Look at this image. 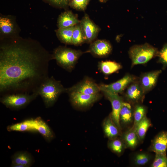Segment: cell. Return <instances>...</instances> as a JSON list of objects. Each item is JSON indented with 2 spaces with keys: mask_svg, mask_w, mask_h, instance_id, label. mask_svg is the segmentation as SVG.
Here are the masks:
<instances>
[{
  "mask_svg": "<svg viewBox=\"0 0 167 167\" xmlns=\"http://www.w3.org/2000/svg\"><path fill=\"white\" fill-rule=\"evenodd\" d=\"M144 93L139 83L134 81L127 87L126 96L128 100L136 102L142 97Z\"/></svg>",
  "mask_w": 167,
  "mask_h": 167,
  "instance_id": "2e32d148",
  "label": "cell"
},
{
  "mask_svg": "<svg viewBox=\"0 0 167 167\" xmlns=\"http://www.w3.org/2000/svg\"><path fill=\"white\" fill-rule=\"evenodd\" d=\"M74 26L58 28L55 31L56 35L61 42L66 45H72V35Z\"/></svg>",
  "mask_w": 167,
  "mask_h": 167,
  "instance_id": "ffe728a7",
  "label": "cell"
},
{
  "mask_svg": "<svg viewBox=\"0 0 167 167\" xmlns=\"http://www.w3.org/2000/svg\"><path fill=\"white\" fill-rule=\"evenodd\" d=\"M161 72V70H156L144 73L141 75L139 83L145 93L155 87Z\"/></svg>",
  "mask_w": 167,
  "mask_h": 167,
  "instance_id": "4fadbf2b",
  "label": "cell"
},
{
  "mask_svg": "<svg viewBox=\"0 0 167 167\" xmlns=\"http://www.w3.org/2000/svg\"><path fill=\"white\" fill-rule=\"evenodd\" d=\"M0 93H38L53 59L38 41L19 36L0 39Z\"/></svg>",
  "mask_w": 167,
  "mask_h": 167,
  "instance_id": "6da1fadb",
  "label": "cell"
},
{
  "mask_svg": "<svg viewBox=\"0 0 167 167\" xmlns=\"http://www.w3.org/2000/svg\"><path fill=\"white\" fill-rule=\"evenodd\" d=\"M151 148L156 153L166 154L167 149V132H162L158 135L153 140Z\"/></svg>",
  "mask_w": 167,
  "mask_h": 167,
  "instance_id": "9a60e30c",
  "label": "cell"
},
{
  "mask_svg": "<svg viewBox=\"0 0 167 167\" xmlns=\"http://www.w3.org/2000/svg\"><path fill=\"white\" fill-rule=\"evenodd\" d=\"M61 82L55 79L53 77H49L42 83L38 93L42 98L46 108L50 107L54 105L59 96L66 92Z\"/></svg>",
  "mask_w": 167,
  "mask_h": 167,
  "instance_id": "7a4b0ae2",
  "label": "cell"
},
{
  "mask_svg": "<svg viewBox=\"0 0 167 167\" xmlns=\"http://www.w3.org/2000/svg\"><path fill=\"white\" fill-rule=\"evenodd\" d=\"M136 79L134 76L127 74L114 83L109 84H101L99 87L101 91L118 94L122 92L130 84L135 81Z\"/></svg>",
  "mask_w": 167,
  "mask_h": 167,
  "instance_id": "9c48e42d",
  "label": "cell"
},
{
  "mask_svg": "<svg viewBox=\"0 0 167 167\" xmlns=\"http://www.w3.org/2000/svg\"><path fill=\"white\" fill-rule=\"evenodd\" d=\"M133 115L131 106L129 103L123 102L120 113V123L127 124L132 121Z\"/></svg>",
  "mask_w": 167,
  "mask_h": 167,
  "instance_id": "7402d4cb",
  "label": "cell"
},
{
  "mask_svg": "<svg viewBox=\"0 0 167 167\" xmlns=\"http://www.w3.org/2000/svg\"><path fill=\"white\" fill-rule=\"evenodd\" d=\"M19 29L16 21L12 16H0V39L19 36Z\"/></svg>",
  "mask_w": 167,
  "mask_h": 167,
  "instance_id": "8992f818",
  "label": "cell"
},
{
  "mask_svg": "<svg viewBox=\"0 0 167 167\" xmlns=\"http://www.w3.org/2000/svg\"><path fill=\"white\" fill-rule=\"evenodd\" d=\"M158 56V62L163 65V69L167 66V43L165 44L160 51Z\"/></svg>",
  "mask_w": 167,
  "mask_h": 167,
  "instance_id": "1f68e13d",
  "label": "cell"
},
{
  "mask_svg": "<svg viewBox=\"0 0 167 167\" xmlns=\"http://www.w3.org/2000/svg\"><path fill=\"white\" fill-rule=\"evenodd\" d=\"M109 0H98V1L102 3H105Z\"/></svg>",
  "mask_w": 167,
  "mask_h": 167,
  "instance_id": "836d02e7",
  "label": "cell"
},
{
  "mask_svg": "<svg viewBox=\"0 0 167 167\" xmlns=\"http://www.w3.org/2000/svg\"><path fill=\"white\" fill-rule=\"evenodd\" d=\"M84 35L85 43H91L97 38L101 30L100 28L85 13L79 23Z\"/></svg>",
  "mask_w": 167,
  "mask_h": 167,
  "instance_id": "52a82bcc",
  "label": "cell"
},
{
  "mask_svg": "<svg viewBox=\"0 0 167 167\" xmlns=\"http://www.w3.org/2000/svg\"><path fill=\"white\" fill-rule=\"evenodd\" d=\"M150 160L149 155L145 153H141L136 155L134 159L136 165H143L147 164Z\"/></svg>",
  "mask_w": 167,
  "mask_h": 167,
  "instance_id": "d6a6232c",
  "label": "cell"
},
{
  "mask_svg": "<svg viewBox=\"0 0 167 167\" xmlns=\"http://www.w3.org/2000/svg\"><path fill=\"white\" fill-rule=\"evenodd\" d=\"M11 160V164L21 165L24 167L30 166L33 162L32 156L26 152H16L12 156Z\"/></svg>",
  "mask_w": 167,
  "mask_h": 167,
  "instance_id": "d6986e66",
  "label": "cell"
},
{
  "mask_svg": "<svg viewBox=\"0 0 167 167\" xmlns=\"http://www.w3.org/2000/svg\"><path fill=\"white\" fill-rule=\"evenodd\" d=\"M85 43V38L79 24L74 26L72 35V44L78 46Z\"/></svg>",
  "mask_w": 167,
  "mask_h": 167,
  "instance_id": "484cf974",
  "label": "cell"
},
{
  "mask_svg": "<svg viewBox=\"0 0 167 167\" xmlns=\"http://www.w3.org/2000/svg\"><path fill=\"white\" fill-rule=\"evenodd\" d=\"M84 52L65 46H59L54 49L52 54L57 64L68 71L74 68L79 57Z\"/></svg>",
  "mask_w": 167,
  "mask_h": 167,
  "instance_id": "3957f363",
  "label": "cell"
},
{
  "mask_svg": "<svg viewBox=\"0 0 167 167\" xmlns=\"http://www.w3.org/2000/svg\"><path fill=\"white\" fill-rule=\"evenodd\" d=\"M45 3L55 8L66 9L69 6L71 0H42Z\"/></svg>",
  "mask_w": 167,
  "mask_h": 167,
  "instance_id": "f546056e",
  "label": "cell"
},
{
  "mask_svg": "<svg viewBox=\"0 0 167 167\" xmlns=\"http://www.w3.org/2000/svg\"><path fill=\"white\" fill-rule=\"evenodd\" d=\"M36 131H38L46 141H51L54 135L53 131L48 125L41 118H36Z\"/></svg>",
  "mask_w": 167,
  "mask_h": 167,
  "instance_id": "44dd1931",
  "label": "cell"
},
{
  "mask_svg": "<svg viewBox=\"0 0 167 167\" xmlns=\"http://www.w3.org/2000/svg\"><path fill=\"white\" fill-rule=\"evenodd\" d=\"M39 95L38 93L8 94L2 96L0 101L8 108L19 109L26 107Z\"/></svg>",
  "mask_w": 167,
  "mask_h": 167,
  "instance_id": "5b68a950",
  "label": "cell"
},
{
  "mask_svg": "<svg viewBox=\"0 0 167 167\" xmlns=\"http://www.w3.org/2000/svg\"><path fill=\"white\" fill-rule=\"evenodd\" d=\"M108 146L113 152L119 155L122 152L124 145L122 140L117 137L109 139L108 143Z\"/></svg>",
  "mask_w": 167,
  "mask_h": 167,
  "instance_id": "4316f807",
  "label": "cell"
},
{
  "mask_svg": "<svg viewBox=\"0 0 167 167\" xmlns=\"http://www.w3.org/2000/svg\"><path fill=\"white\" fill-rule=\"evenodd\" d=\"M122 139L127 147L134 148L138 144L139 139L134 128L126 132L122 136Z\"/></svg>",
  "mask_w": 167,
  "mask_h": 167,
  "instance_id": "cb8c5ba5",
  "label": "cell"
},
{
  "mask_svg": "<svg viewBox=\"0 0 167 167\" xmlns=\"http://www.w3.org/2000/svg\"><path fill=\"white\" fill-rule=\"evenodd\" d=\"M103 131L105 136L109 139L118 137L120 130L110 116L106 118L102 123Z\"/></svg>",
  "mask_w": 167,
  "mask_h": 167,
  "instance_id": "e0dca14e",
  "label": "cell"
},
{
  "mask_svg": "<svg viewBox=\"0 0 167 167\" xmlns=\"http://www.w3.org/2000/svg\"><path fill=\"white\" fill-rule=\"evenodd\" d=\"M80 20L78 15L71 10H66L58 16L57 20L58 28L74 26L79 24Z\"/></svg>",
  "mask_w": 167,
  "mask_h": 167,
  "instance_id": "5bb4252c",
  "label": "cell"
},
{
  "mask_svg": "<svg viewBox=\"0 0 167 167\" xmlns=\"http://www.w3.org/2000/svg\"><path fill=\"white\" fill-rule=\"evenodd\" d=\"M146 109L145 107L141 105H137L133 113L134 118V128L139 122L145 116Z\"/></svg>",
  "mask_w": 167,
  "mask_h": 167,
  "instance_id": "83f0119b",
  "label": "cell"
},
{
  "mask_svg": "<svg viewBox=\"0 0 167 167\" xmlns=\"http://www.w3.org/2000/svg\"><path fill=\"white\" fill-rule=\"evenodd\" d=\"M159 52L157 49L147 43L133 46L128 52L132 66L146 63L152 58L158 56Z\"/></svg>",
  "mask_w": 167,
  "mask_h": 167,
  "instance_id": "277c9868",
  "label": "cell"
},
{
  "mask_svg": "<svg viewBox=\"0 0 167 167\" xmlns=\"http://www.w3.org/2000/svg\"><path fill=\"white\" fill-rule=\"evenodd\" d=\"M100 91L99 86L91 79L87 78L70 88H66V92L94 95L99 94Z\"/></svg>",
  "mask_w": 167,
  "mask_h": 167,
  "instance_id": "30bf717a",
  "label": "cell"
},
{
  "mask_svg": "<svg viewBox=\"0 0 167 167\" xmlns=\"http://www.w3.org/2000/svg\"><path fill=\"white\" fill-rule=\"evenodd\" d=\"M36 119H30L9 126L7 129L9 131H36Z\"/></svg>",
  "mask_w": 167,
  "mask_h": 167,
  "instance_id": "ac0fdd59",
  "label": "cell"
},
{
  "mask_svg": "<svg viewBox=\"0 0 167 167\" xmlns=\"http://www.w3.org/2000/svg\"><path fill=\"white\" fill-rule=\"evenodd\" d=\"M152 167H167V158L166 154L156 153L152 164Z\"/></svg>",
  "mask_w": 167,
  "mask_h": 167,
  "instance_id": "4dcf8cb0",
  "label": "cell"
},
{
  "mask_svg": "<svg viewBox=\"0 0 167 167\" xmlns=\"http://www.w3.org/2000/svg\"><path fill=\"white\" fill-rule=\"evenodd\" d=\"M99 68L104 74L108 75L118 71L122 68L119 63L114 61H101L99 63Z\"/></svg>",
  "mask_w": 167,
  "mask_h": 167,
  "instance_id": "603a6c76",
  "label": "cell"
},
{
  "mask_svg": "<svg viewBox=\"0 0 167 167\" xmlns=\"http://www.w3.org/2000/svg\"><path fill=\"white\" fill-rule=\"evenodd\" d=\"M109 101L112 107L110 117L120 130V113L123 102L122 98L118 94L112 93L106 91H102Z\"/></svg>",
  "mask_w": 167,
  "mask_h": 167,
  "instance_id": "8fae6325",
  "label": "cell"
},
{
  "mask_svg": "<svg viewBox=\"0 0 167 167\" xmlns=\"http://www.w3.org/2000/svg\"><path fill=\"white\" fill-rule=\"evenodd\" d=\"M72 104L78 108H83L89 107L97 101L100 97L99 94L94 95L78 92H67Z\"/></svg>",
  "mask_w": 167,
  "mask_h": 167,
  "instance_id": "ba28073f",
  "label": "cell"
},
{
  "mask_svg": "<svg viewBox=\"0 0 167 167\" xmlns=\"http://www.w3.org/2000/svg\"><path fill=\"white\" fill-rule=\"evenodd\" d=\"M90 0H71L69 6L75 10L84 11L87 8Z\"/></svg>",
  "mask_w": 167,
  "mask_h": 167,
  "instance_id": "f1b7e54d",
  "label": "cell"
},
{
  "mask_svg": "<svg viewBox=\"0 0 167 167\" xmlns=\"http://www.w3.org/2000/svg\"><path fill=\"white\" fill-rule=\"evenodd\" d=\"M150 126L149 120L145 116L134 128L140 140L143 139Z\"/></svg>",
  "mask_w": 167,
  "mask_h": 167,
  "instance_id": "d4e9b609",
  "label": "cell"
},
{
  "mask_svg": "<svg viewBox=\"0 0 167 167\" xmlns=\"http://www.w3.org/2000/svg\"><path fill=\"white\" fill-rule=\"evenodd\" d=\"M112 50L110 43L105 40H97L90 43L88 52L98 57H104L109 55Z\"/></svg>",
  "mask_w": 167,
  "mask_h": 167,
  "instance_id": "7c38bea8",
  "label": "cell"
}]
</instances>
